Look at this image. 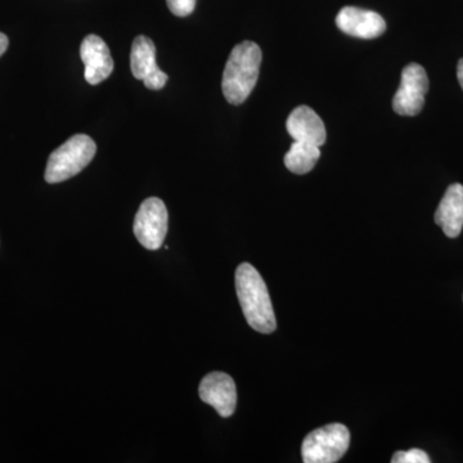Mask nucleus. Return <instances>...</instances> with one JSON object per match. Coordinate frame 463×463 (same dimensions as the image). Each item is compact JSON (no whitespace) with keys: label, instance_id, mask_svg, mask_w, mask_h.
I'll list each match as a JSON object with an SVG mask.
<instances>
[{"label":"nucleus","instance_id":"12","mask_svg":"<svg viewBox=\"0 0 463 463\" xmlns=\"http://www.w3.org/2000/svg\"><path fill=\"white\" fill-rule=\"evenodd\" d=\"M435 223L443 230L449 239H456L461 234L463 228V185L459 183L449 185L437 213Z\"/></svg>","mask_w":463,"mask_h":463},{"label":"nucleus","instance_id":"8","mask_svg":"<svg viewBox=\"0 0 463 463\" xmlns=\"http://www.w3.org/2000/svg\"><path fill=\"white\" fill-rule=\"evenodd\" d=\"M199 394L201 401L212 405L224 419L231 417L236 411V383L230 374L223 373L207 374L201 381Z\"/></svg>","mask_w":463,"mask_h":463},{"label":"nucleus","instance_id":"4","mask_svg":"<svg viewBox=\"0 0 463 463\" xmlns=\"http://www.w3.org/2000/svg\"><path fill=\"white\" fill-rule=\"evenodd\" d=\"M350 432L341 423H331L310 432L304 439L301 456L306 463H335L345 455Z\"/></svg>","mask_w":463,"mask_h":463},{"label":"nucleus","instance_id":"6","mask_svg":"<svg viewBox=\"0 0 463 463\" xmlns=\"http://www.w3.org/2000/svg\"><path fill=\"white\" fill-rule=\"evenodd\" d=\"M429 90V78L419 63H410L402 71L401 85L392 99V109L401 116H416L422 111Z\"/></svg>","mask_w":463,"mask_h":463},{"label":"nucleus","instance_id":"16","mask_svg":"<svg viewBox=\"0 0 463 463\" xmlns=\"http://www.w3.org/2000/svg\"><path fill=\"white\" fill-rule=\"evenodd\" d=\"M9 41L5 33H0V57L8 50Z\"/></svg>","mask_w":463,"mask_h":463},{"label":"nucleus","instance_id":"9","mask_svg":"<svg viewBox=\"0 0 463 463\" xmlns=\"http://www.w3.org/2000/svg\"><path fill=\"white\" fill-rule=\"evenodd\" d=\"M80 57L85 65L84 76L87 83H102L114 71V60L108 44L99 36H85L80 45Z\"/></svg>","mask_w":463,"mask_h":463},{"label":"nucleus","instance_id":"14","mask_svg":"<svg viewBox=\"0 0 463 463\" xmlns=\"http://www.w3.org/2000/svg\"><path fill=\"white\" fill-rule=\"evenodd\" d=\"M392 463H429L430 462V458H429L428 453L423 452L421 449H417V448H413V449L407 450V452L395 453L392 458Z\"/></svg>","mask_w":463,"mask_h":463},{"label":"nucleus","instance_id":"5","mask_svg":"<svg viewBox=\"0 0 463 463\" xmlns=\"http://www.w3.org/2000/svg\"><path fill=\"white\" fill-rule=\"evenodd\" d=\"M169 214L164 201L149 197L143 201L134 221V234L139 243L147 250H158L163 246L167 233Z\"/></svg>","mask_w":463,"mask_h":463},{"label":"nucleus","instance_id":"2","mask_svg":"<svg viewBox=\"0 0 463 463\" xmlns=\"http://www.w3.org/2000/svg\"><path fill=\"white\" fill-rule=\"evenodd\" d=\"M261 50L254 42H242L232 50L225 65L223 94L231 105H242L258 83Z\"/></svg>","mask_w":463,"mask_h":463},{"label":"nucleus","instance_id":"13","mask_svg":"<svg viewBox=\"0 0 463 463\" xmlns=\"http://www.w3.org/2000/svg\"><path fill=\"white\" fill-rule=\"evenodd\" d=\"M321 157V149L317 146L295 141L285 156V165L289 172L303 175L312 172Z\"/></svg>","mask_w":463,"mask_h":463},{"label":"nucleus","instance_id":"11","mask_svg":"<svg viewBox=\"0 0 463 463\" xmlns=\"http://www.w3.org/2000/svg\"><path fill=\"white\" fill-rule=\"evenodd\" d=\"M286 129L294 141L321 147L325 145L327 133L322 118L315 109L307 106H298L289 114Z\"/></svg>","mask_w":463,"mask_h":463},{"label":"nucleus","instance_id":"7","mask_svg":"<svg viewBox=\"0 0 463 463\" xmlns=\"http://www.w3.org/2000/svg\"><path fill=\"white\" fill-rule=\"evenodd\" d=\"M130 69L134 78L143 80L151 90H160L165 87L167 75L158 69L156 47L147 36L139 35L134 39L130 53Z\"/></svg>","mask_w":463,"mask_h":463},{"label":"nucleus","instance_id":"1","mask_svg":"<svg viewBox=\"0 0 463 463\" xmlns=\"http://www.w3.org/2000/svg\"><path fill=\"white\" fill-rule=\"evenodd\" d=\"M236 291L249 325L260 334H272L277 327L272 301L264 279L251 264L237 268Z\"/></svg>","mask_w":463,"mask_h":463},{"label":"nucleus","instance_id":"17","mask_svg":"<svg viewBox=\"0 0 463 463\" xmlns=\"http://www.w3.org/2000/svg\"><path fill=\"white\" fill-rule=\"evenodd\" d=\"M457 78H458L459 85H461L463 90V58L458 61V66H457Z\"/></svg>","mask_w":463,"mask_h":463},{"label":"nucleus","instance_id":"3","mask_svg":"<svg viewBox=\"0 0 463 463\" xmlns=\"http://www.w3.org/2000/svg\"><path fill=\"white\" fill-rule=\"evenodd\" d=\"M97 145L87 134H76L52 152L45 169V181L65 182L83 172L96 156Z\"/></svg>","mask_w":463,"mask_h":463},{"label":"nucleus","instance_id":"10","mask_svg":"<svg viewBox=\"0 0 463 463\" xmlns=\"http://www.w3.org/2000/svg\"><path fill=\"white\" fill-rule=\"evenodd\" d=\"M341 32L359 39H374L383 35L386 23L379 14L367 9L344 7L336 17Z\"/></svg>","mask_w":463,"mask_h":463},{"label":"nucleus","instance_id":"15","mask_svg":"<svg viewBox=\"0 0 463 463\" xmlns=\"http://www.w3.org/2000/svg\"><path fill=\"white\" fill-rule=\"evenodd\" d=\"M197 0H166L167 7L174 16L187 17L196 8Z\"/></svg>","mask_w":463,"mask_h":463}]
</instances>
